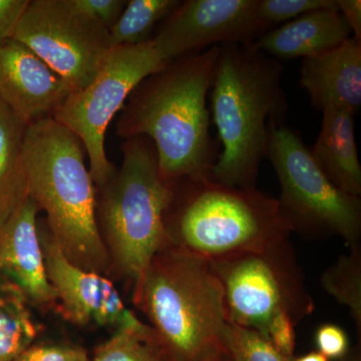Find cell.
<instances>
[{
    "mask_svg": "<svg viewBox=\"0 0 361 361\" xmlns=\"http://www.w3.org/2000/svg\"><path fill=\"white\" fill-rule=\"evenodd\" d=\"M166 361H172L169 360L166 358ZM197 361H231V358H230L229 355H228L227 351L225 350V348L220 349V350L215 351V353H211V355L205 356V357L202 358L200 360Z\"/></svg>",
    "mask_w": 361,
    "mask_h": 361,
    "instance_id": "31",
    "label": "cell"
},
{
    "mask_svg": "<svg viewBox=\"0 0 361 361\" xmlns=\"http://www.w3.org/2000/svg\"><path fill=\"white\" fill-rule=\"evenodd\" d=\"M27 126L0 101V228L28 198L23 157Z\"/></svg>",
    "mask_w": 361,
    "mask_h": 361,
    "instance_id": "18",
    "label": "cell"
},
{
    "mask_svg": "<svg viewBox=\"0 0 361 361\" xmlns=\"http://www.w3.org/2000/svg\"><path fill=\"white\" fill-rule=\"evenodd\" d=\"M13 361H90L87 351L68 344H32Z\"/></svg>",
    "mask_w": 361,
    "mask_h": 361,
    "instance_id": "26",
    "label": "cell"
},
{
    "mask_svg": "<svg viewBox=\"0 0 361 361\" xmlns=\"http://www.w3.org/2000/svg\"><path fill=\"white\" fill-rule=\"evenodd\" d=\"M224 290L228 322L257 330L286 313L298 324L314 311L303 271L289 239L210 261Z\"/></svg>",
    "mask_w": 361,
    "mask_h": 361,
    "instance_id": "8",
    "label": "cell"
},
{
    "mask_svg": "<svg viewBox=\"0 0 361 361\" xmlns=\"http://www.w3.org/2000/svg\"><path fill=\"white\" fill-rule=\"evenodd\" d=\"M295 323L286 313H278L271 318L265 337L288 360H293L295 351Z\"/></svg>",
    "mask_w": 361,
    "mask_h": 361,
    "instance_id": "27",
    "label": "cell"
},
{
    "mask_svg": "<svg viewBox=\"0 0 361 361\" xmlns=\"http://www.w3.org/2000/svg\"><path fill=\"white\" fill-rule=\"evenodd\" d=\"M258 0H186L151 42L164 61L209 47L252 42L267 32L257 16Z\"/></svg>",
    "mask_w": 361,
    "mask_h": 361,
    "instance_id": "11",
    "label": "cell"
},
{
    "mask_svg": "<svg viewBox=\"0 0 361 361\" xmlns=\"http://www.w3.org/2000/svg\"><path fill=\"white\" fill-rule=\"evenodd\" d=\"M292 361H329V360L318 351H312V353L300 356V357L293 358Z\"/></svg>",
    "mask_w": 361,
    "mask_h": 361,
    "instance_id": "32",
    "label": "cell"
},
{
    "mask_svg": "<svg viewBox=\"0 0 361 361\" xmlns=\"http://www.w3.org/2000/svg\"><path fill=\"white\" fill-rule=\"evenodd\" d=\"M168 246L208 261L256 250L292 233L277 198L257 188L229 186L212 176L169 184Z\"/></svg>",
    "mask_w": 361,
    "mask_h": 361,
    "instance_id": "4",
    "label": "cell"
},
{
    "mask_svg": "<svg viewBox=\"0 0 361 361\" xmlns=\"http://www.w3.org/2000/svg\"><path fill=\"white\" fill-rule=\"evenodd\" d=\"M299 85L318 111L334 106L357 113L361 106V44L351 37L331 51L303 59Z\"/></svg>",
    "mask_w": 361,
    "mask_h": 361,
    "instance_id": "15",
    "label": "cell"
},
{
    "mask_svg": "<svg viewBox=\"0 0 361 361\" xmlns=\"http://www.w3.org/2000/svg\"><path fill=\"white\" fill-rule=\"evenodd\" d=\"M322 288L350 312L358 337L361 336V245L349 247L336 264L330 266L320 278Z\"/></svg>",
    "mask_w": 361,
    "mask_h": 361,
    "instance_id": "21",
    "label": "cell"
},
{
    "mask_svg": "<svg viewBox=\"0 0 361 361\" xmlns=\"http://www.w3.org/2000/svg\"><path fill=\"white\" fill-rule=\"evenodd\" d=\"M39 205L28 197L0 228V271L11 278L23 296L39 305L58 301L47 277L40 243Z\"/></svg>",
    "mask_w": 361,
    "mask_h": 361,
    "instance_id": "14",
    "label": "cell"
},
{
    "mask_svg": "<svg viewBox=\"0 0 361 361\" xmlns=\"http://www.w3.org/2000/svg\"><path fill=\"white\" fill-rule=\"evenodd\" d=\"M84 145L54 118L30 123L23 139L28 197L47 214L52 240L70 262L106 274L111 260L97 222V194Z\"/></svg>",
    "mask_w": 361,
    "mask_h": 361,
    "instance_id": "3",
    "label": "cell"
},
{
    "mask_svg": "<svg viewBox=\"0 0 361 361\" xmlns=\"http://www.w3.org/2000/svg\"><path fill=\"white\" fill-rule=\"evenodd\" d=\"M13 39L56 71L71 92L94 80L111 49L109 30L78 13L68 0L30 1Z\"/></svg>",
    "mask_w": 361,
    "mask_h": 361,
    "instance_id": "10",
    "label": "cell"
},
{
    "mask_svg": "<svg viewBox=\"0 0 361 361\" xmlns=\"http://www.w3.org/2000/svg\"><path fill=\"white\" fill-rule=\"evenodd\" d=\"M165 357L197 361L223 349L224 290L210 261L166 246L134 287Z\"/></svg>",
    "mask_w": 361,
    "mask_h": 361,
    "instance_id": "5",
    "label": "cell"
},
{
    "mask_svg": "<svg viewBox=\"0 0 361 361\" xmlns=\"http://www.w3.org/2000/svg\"><path fill=\"white\" fill-rule=\"evenodd\" d=\"M322 113V130L311 149L313 159L337 188L360 198L361 166L355 134L356 114L334 106Z\"/></svg>",
    "mask_w": 361,
    "mask_h": 361,
    "instance_id": "17",
    "label": "cell"
},
{
    "mask_svg": "<svg viewBox=\"0 0 361 361\" xmlns=\"http://www.w3.org/2000/svg\"><path fill=\"white\" fill-rule=\"evenodd\" d=\"M351 35L338 8H324L272 28L251 44L278 61L303 59L336 49L351 39Z\"/></svg>",
    "mask_w": 361,
    "mask_h": 361,
    "instance_id": "16",
    "label": "cell"
},
{
    "mask_svg": "<svg viewBox=\"0 0 361 361\" xmlns=\"http://www.w3.org/2000/svg\"><path fill=\"white\" fill-rule=\"evenodd\" d=\"M339 361H361L360 348L349 349L348 353L341 358Z\"/></svg>",
    "mask_w": 361,
    "mask_h": 361,
    "instance_id": "33",
    "label": "cell"
},
{
    "mask_svg": "<svg viewBox=\"0 0 361 361\" xmlns=\"http://www.w3.org/2000/svg\"><path fill=\"white\" fill-rule=\"evenodd\" d=\"M122 151V166L99 187L97 222L111 265L135 286L157 254L168 246L165 213L171 189L159 174L152 140L129 137Z\"/></svg>",
    "mask_w": 361,
    "mask_h": 361,
    "instance_id": "6",
    "label": "cell"
},
{
    "mask_svg": "<svg viewBox=\"0 0 361 361\" xmlns=\"http://www.w3.org/2000/svg\"><path fill=\"white\" fill-rule=\"evenodd\" d=\"M37 329L14 285L0 292V361H13L32 345Z\"/></svg>",
    "mask_w": 361,
    "mask_h": 361,
    "instance_id": "20",
    "label": "cell"
},
{
    "mask_svg": "<svg viewBox=\"0 0 361 361\" xmlns=\"http://www.w3.org/2000/svg\"><path fill=\"white\" fill-rule=\"evenodd\" d=\"M37 228L47 277L68 319L80 325L94 323L111 327L115 331L142 324L110 280L73 264L54 243L47 224L42 227L37 222Z\"/></svg>",
    "mask_w": 361,
    "mask_h": 361,
    "instance_id": "12",
    "label": "cell"
},
{
    "mask_svg": "<svg viewBox=\"0 0 361 361\" xmlns=\"http://www.w3.org/2000/svg\"><path fill=\"white\" fill-rule=\"evenodd\" d=\"M318 353L327 360H341L349 351V338L342 327L332 323L320 325L315 332Z\"/></svg>",
    "mask_w": 361,
    "mask_h": 361,
    "instance_id": "28",
    "label": "cell"
},
{
    "mask_svg": "<svg viewBox=\"0 0 361 361\" xmlns=\"http://www.w3.org/2000/svg\"><path fill=\"white\" fill-rule=\"evenodd\" d=\"M71 94L30 47L14 39L0 44V101L27 125L52 118Z\"/></svg>",
    "mask_w": 361,
    "mask_h": 361,
    "instance_id": "13",
    "label": "cell"
},
{
    "mask_svg": "<svg viewBox=\"0 0 361 361\" xmlns=\"http://www.w3.org/2000/svg\"><path fill=\"white\" fill-rule=\"evenodd\" d=\"M284 66L252 45H219L211 97V120L222 151L211 172L229 186L254 188L265 158L271 125L283 123Z\"/></svg>",
    "mask_w": 361,
    "mask_h": 361,
    "instance_id": "2",
    "label": "cell"
},
{
    "mask_svg": "<svg viewBox=\"0 0 361 361\" xmlns=\"http://www.w3.org/2000/svg\"><path fill=\"white\" fill-rule=\"evenodd\" d=\"M218 56L215 45L168 61L137 85L121 111L116 134L152 140L165 184L211 176L219 156L207 106Z\"/></svg>",
    "mask_w": 361,
    "mask_h": 361,
    "instance_id": "1",
    "label": "cell"
},
{
    "mask_svg": "<svg viewBox=\"0 0 361 361\" xmlns=\"http://www.w3.org/2000/svg\"><path fill=\"white\" fill-rule=\"evenodd\" d=\"M265 158L279 179L277 200L292 232L307 239L338 236L349 247L361 245V199L342 191L323 174L296 130L273 123Z\"/></svg>",
    "mask_w": 361,
    "mask_h": 361,
    "instance_id": "7",
    "label": "cell"
},
{
    "mask_svg": "<svg viewBox=\"0 0 361 361\" xmlns=\"http://www.w3.org/2000/svg\"><path fill=\"white\" fill-rule=\"evenodd\" d=\"M338 11L343 16L353 39L361 44V1L360 0H337Z\"/></svg>",
    "mask_w": 361,
    "mask_h": 361,
    "instance_id": "30",
    "label": "cell"
},
{
    "mask_svg": "<svg viewBox=\"0 0 361 361\" xmlns=\"http://www.w3.org/2000/svg\"><path fill=\"white\" fill-rule=\"evenodd\" d=\"M166 65L151 39L111 47L94 80L84 89L71 92L52 116L84 145L90 173L97 188L104 186L116 170L104 148L109 125L137 85Z\"/></svg>",
    "mask_w": 361,
    "mask_h": 361,
    "instance_id": "9",
    "label": "cell"
},
{
    "mask_svg": "<svg viewBox=\"0 0 361 361\" xmlns=\"http://www.w3.org/2000/svg\"><path fill=\"white\" fill-rule=\"evenodd\" d=\"M71 6L82 16L110 30L125 9V0H68Z\"/></svg>",
    "mask_w": 361,
    "mask_h": 361,
    "instance_id": "25",
    "label": "cell"
},
{
    "mask_svg": "<svg viewBox=\"0 0 361 361\" xmlns=\"http://www.w3.org/2000/svg\"><path fill=\"white\" fill-rule=\"evenodd\" d=\"M90 361H166L149 325L126 327L116 330L109 341L97 346Z\"/></svg>",
    "mask_w": 361,
    "mask_h": 361,
    "instance_id": "22",
    "label": "cell"
},
{
    "mask_svg": "<svg viewBox=\"0 0 361 361\" xmlns=\"http://www.w3.org/2000/svg\"><path fill=\"white\" fill-rule=\"evenodd\" d=\"M324 8H338L337 0H258L257 16L267 32L280 23Z\"/></svg>",
    "mask_w": 361,
    "mask_h": 361,
    "instance_id": "24",
    "label": "cell"
},
{
    "mask_svg": "<svg viewBox=\"0 0 361 361\" xmlns=\"http://www.w3.org/2000/svg\"><path fill=\"white\" fill-rule=\"evenodd\" d=\"M180 0H130L109 30L111 47L137 45L151 39L157 23L179 6Z\"/></svg>",
    "mask_w": 361,
    "mask_h": 361,
    "instance_id": "19",
    "label": "cell"
},
{
    "mask_svg": "<svg viewBox=\"0 0 361 361\" xmlns=\"http://www.w3.org/2000/svg\"><path fill=\"white\" fill-rule=\"evenodd\" d=\"M222 344L231 361H292L257 330L230 322L223 334Z\"/></svg>",
    "mask_w": 361,
    "mask_h": 361,
    "instance_id": "23",
    "label": "cell"
},
{
    "mask_svg": "<svg viewBox=\"0 0 361 361\" xmlns=\"http://www.w3.org/2000/svg\"><path fill=\"white\" fill-rule=\"evenodd\" d=\"M30 0H0V44L13 39Z\"/></svg>",
    "mask_w": 361,
    "mask_h": 361,
    "instance_id": "29",
    "label": "cell"
}]
</instances>
